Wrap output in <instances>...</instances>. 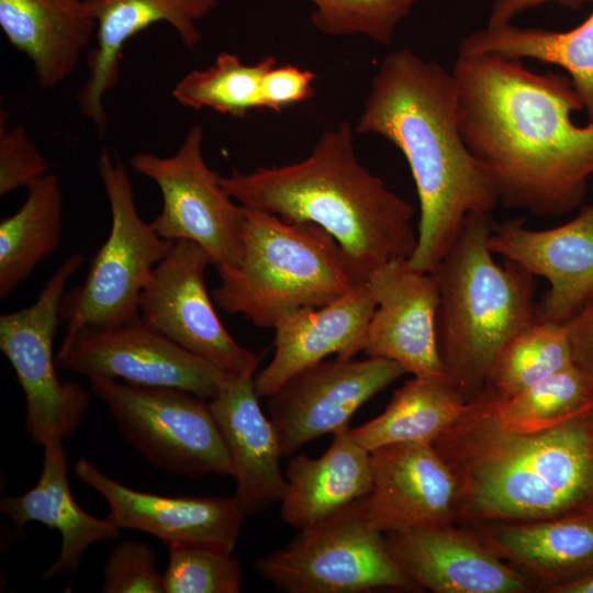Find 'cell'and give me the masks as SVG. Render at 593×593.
Instances as JSON below:
<instances>
[{
  "label": "cell",
  "instance_id": "cell-16",
  "mask_svg": "<svg viewBox=\"0 0 593 593\" xmlns=\"http://www.w3.org/2000/svg\"><path fill=\"white\" fill-rule=\"evenodd\" d=\"M489 247L548 281L537 320L563 324L593 296V201L551 228L530 230L517 219L494 222Z\"/></svg>",
  "mask_w": 593,
  "mask_h": 593
},
{
  "label": "cell",
  "instance_id": "cell-30",
  "mask_svg": "<svg viewBox=\"0 0 593 593\" xmlns=\"http://www.w3.org/2000/svg\"><path fill=\"white\" fill-rule=\"evenodd\" d=\"M573 363L564 324L536 320L504 347L482 396L508 398Z\"/></svg>",
  "mask_w": 593,
  "mask_h": 593
},
{
  "label": "cell",
  "instance_id": "cell-14",
  "mask_svg": "<svg viewBox=\"0 0 593 593\" xmlns=\"http://www.w3.org/2000/svg\"><path fill=\"white\" fill-rule=\"evenodd\" d=\"M405 373L401 365L385 358L337 357L292 376L268 401L282 456L348 425L363 403Z\"/></svg>",
  "mask_w": 593,
  "mask_h": 593
},
{
  "label": "cell",
  "instance_id": "cell-4",
  "mask_svg": "<svg viewBox=\"0 0 593 593\" xmlns=\"http://www.w3.org/2000/svg\"><path fill=\"white\" fill-rule=\"evenodd\" d=\"M221 184L244 206L325 230L365 281L380 266L409 259L416 246L413 205L359 163L346 121L323 131L305 159L235 170Z\"/></svg>",
  "mask_w": 593,
  "mask_h": 593
},
{
  "label": "cell",
  "instance_id": "cell-9",
  "mask_svg": "<svg viewBox=\"0 0 593 593\" xmlns=\"http://www.w3.org/2000/svg\"><path fill=\"white\" fill-rule=\"evenodd\" d=\"M89 387L153 467L191 478L232 477L226 446L204 399L177 388L110 378H90Z\"/></svg>",
  "mask_w": 593,
  "mask_h": 593
},
{
  "label": "cell",
  "instance_id": "cell-37",
  "mask_svg": "<svg viewBox=\"0 0 593 593\" xmlns=\"http://www.w3.org/2000/svg\"><path fill=\"white\" fill-rule=\"evenodd\" d=\"M314 72L293 65L269 69L261 85L262 109L281 112L286 107L307 101L315 92Z\"/></svg>",
  "mask_w": 593,
  "mask_h": 593
},
{
  "label": "cell",
  "instance_id": "cell-29",
  "mask_svg": "<svg viewBox=\"0 0 593 593\" xmlns=\"http://www.w3.org/2000/svg\"><path fill=\"white\" fill-rule=\"evenodd\" d=\"M22 206L0 223V298L7 299L59 245L63 193L48 172L26 188Z\"/></svg>",
  "mask_w": 593,
  "mask_h": 593
},
{
  "label": "cell",
  "instance_id": "cell-8",
  "mask_svg": "<svg viewBox=\"0 0 593 593\" xmlns=\"http://www.w3.org/2000/svg\"><path fill=\"white\" fill-rule=\"evenodd\" d=\"M362 499L300 529L286 547L256 560L257 572L287 593L423 591L395 563L383 533L368 522Z\"/></svg>",
  "mask_w": 593,
  "mask_h": 593
},
{
  "label": "cell",
  "instance_id": "cell-19",
  "mask_svg": "<svg viewBox=\"0 0 593 593\" xmlns=\"http://www.w3.org/2000/svg\"><path fill=\"white\" fill-rule=\"evenodd\" d=\"M75 474L109 505L107 516L119 528L150 534L165 545L199 542L234 551L246 517L235 497H174L133 490L115 481L86 458Z\"/></svg>",
  "mask_w": 593,
  "mask_h": 593
},
{
  "label": "cell",
  "instance_id": "cell-17",
  "mask_svg": "<svg viewBox=\"0 0 593 593\" xmlns=\"http://www.w3.org/2000/svg\"><path fill=\"white\" fill-rule=\"evenodd\" d=\"M370 456L372 486L362 507L372 527L387 534L456 522L457 480L433 445L393 444Z\"/></svg>",
  "mask_w": 593,
  "mask_h": 593
},
{
  "label": "cell",
  "instance_id": "cell-31",
  "mask_svg": "<svg viewBox=\"0 0 593 593\" xmlns=\"http://www.w3.org/2000/svg\"><path fill=\"white\" fill-rule=\"evenodd\" d=\"M276 66L273 56L256 64H244L232 53H220L205 69H194L175 86L172 97L183 107L209 108L234 118L262 109L261 85L266 72Z\"/></svg>",
  "mask_w": 593,
  "mask_h": 593
},
{
  "label": "cell",
  "instance_id": "cell-11",
  "mask_svg": "<svg viewBox=\"0 0 593 593\" xmlns=\"http://www.w3.org/2000/svg\"><path fill=\"white\" fill-rule=\"evenodd\" d=\"M203 130L193 125L178 150L168 157L138 153L134 171L160 190L163 206L150 222L164 239L190 240L202 246L212 265L237 267L243 254L244 206L221 184V176L203 158Z\"/></svg>",
  "mask_w": 593,
  "mask_h": 593
},
{
  "label": "cell",
  "instance_id": "cell-23",
  "mask_svg": "<svg viewBox=\"0 0 593 593\" xmlns=\"http://www.w3.org/2000/svg\"><path fill=\"white\" fill-rule=\"evenodd\" d=\"M0 26L48 90L76 69L96 36L97 20L88 0H0Z\"/></svg>",
  "mask_w": 593,
  "mask_h": 593
},
{
  "label": "cell",
  "instance_id": "cell-40",
  "mask_svg": "<svg viewBox=\"0 0 593 593\" xmlns=\"http://www.w3.org/2000/svg\"><path fill=\"white\" fill-rule=\"evenodd\" d=\"M550 592L553 593H593V572L556 586Z\"/></svg>",
  "mask_w": 593,
  "mask_h": 593
},
{
  "label": "cell",
  "instance_id": "cell-15",
  "mask_svg": "<svg viewBox=\"0 0 593 593\" xmlns=\"http://www.w3.org/2000/svg\"><path fill=\"white\" fill-rule=\"evenodd\" d=\"M376 302L362 351L393 360L414 377L446 380L437 342L439 292L433 272L393 260L367 279Z\"/></svg>",
  "mask_w": 593,
  "mask_h": 593
},
{
  "label": "cell",
  "instance_id": "cell-21",
  "mask_svg": "<svg viewBox=\"0 0 593 593\" xmlns=\"http://www.w3.org/2000/svg\"><path fill=\"white\" fill-rule=\"evenodd\" d=\"M253 376H230L209 400L230 456L234 497L246 516L281 502L288 486L278 436L259 406Z\"/></svg>",
  "mask_w": 593,
  "mask_h": 593
},
{
  "label": "cell",
  "instance_id": "cell-5",
  "mask_svg": "<svg viewBox=\"0 0 593 593\" xmlns=\"http://www.w3.org/2000/svg\"><path fill=\"white\" fill-rule=\"evenodd\" d=\"M493 223L491 213H470L433 271L439 355L449 384L467 403L483 395L508 342L537 320L534 276L511 261L495 262Z\"/></svg>",
  "mask_w": 593,
  "mask_h": 593
},
{
  "label": "cell",
  "instance_id": "cell-3",
  "mask_svg": "<svg viewBox=\"0 0 593 593\" xmlns=\"http://www.w3.org/2000/svg\"><path fill=\"white\" fill-rule=\"evenodd\" d=\"M433 446L457 480L462 524L481 528L593 511V401L556 424L525 429L502 422L480 398Z\"/></svg>",
  "mask_w": 593,
  "mask_h": 593
},
{
  "label": "cell",
  "instance_id": "cell-35",
  "mask_svg": "<svg viewBox=\"0 0 593 593\" xmlns=\"http://www.w3.org/2000/svg\"><path fill=\"white\" fill-rule=\"evenodd\" d=\"M104 593H164L156 553L145 542L125 540L113 548L103 567Z\"/></svg>",
  "mask_w": 593,
  "mask_h": 593
},
{
  "label": "cell",
  "instance_id": "cell-6",
  "mask_svg": "<svg viewBox=\"0 0 593 593\" xmlns=\"http://www.w3.org/2000/svg\"><path fill=\"white\" fill-rule=\"evenodd\" d=\"M244 214L240 264L216 266L212 298L223 311L273 328L289 313L325 305L367 282L318 225L248 206Z\"/></svg>",
  "mask_w": 593,
  "mask_h": 593
},
{
  "label": "cell",
  "instance_id": "cell-28",
  "mask_svg": "<svg viewBox=\"0 0 593 593\" xmlns=\"http://www.w3.org/2000/svg\"><path fill=\"white\" fill-rule=\"evenodd\" d=\"M469 403L446 380H407L377 417L350 428V436L368 451L393 444H428L444 434Z\"/></svg>",
  "mask_w": 593,
  "mask_h": 593
},
{
  "label": "cell",
  "instance_id": "cell-12",
  "mask_svg": "<svg viewBox=\"0 0 593 593\" xmlns=\"http://www.w3.org/2000/svg\"><path fill=\"white\" fill-rule=\"evenodd\" d=\"M56 363L89 379L177 388L204 400L213 399L233 374L186 350L142 320L66 333Z\"/></svg>",
  "mask_w": 593,
  "mask_h": 593
},
{
  "label": "cell",
  "instance_id": "cell-32",
  "mask_svg": "<svg viewBox=\"0 0 593 593\" xmlns=\"http://www.w3.org/2000/svg\"><path fill=\"white\" fill-rule=\"evenodd\" d=\"M486 399L505 424L525 429L541 428L566 419L590 404L593 379L573 363L508 398Z\"/></svg>",
  "mask_w": 593,
  "mask_h": 593
},
{
  "label": "cell",
  "instance_id": "cell-39",
  "mask_svg": "<svg viewBox=\"0 0 593 593\" xmlns=\"http://www.w3.org/2000/svg\"><path fill=\"white\" fill-rule=\"evenodd\" d=\"M548 2H557L561 5L578 9L593 0H492L486 25H502L512 23L513 19L521 13Z\"/></svg>",
  "mask_w": 593,
  "mask_h": 593
},
{
  "label": "cell",
  "instance_id": "cell-18",
  "mask_svg": "<svg viewBox=\"0 0 593 593\" xmlns=\"http://www.w3.org/2000/svg\"><path fill=\"white\" fill-rule=\"evenodd\" d=\"M388 550L422 590L435 593H525L534 582L510 567L478 532L452 524L387 533Z\"/></svg>",
  "mask_w": 593,
  "mask_h": 593
},
{
  "label": "cell",
  "instance_id": "cell-25",
  "mask_svg": "<svg viewBox=\"0 0 593 593\" xmlns=\"http://www.w3.org/2000/svg\"><path fill=\"white\" fill-rule=\"evenodd\" d=\"M43 448V468L36 484L21 495L3 497L0 510L18 530L29 522L59 530L60 551L42 575V581H46L61 574L74 577L86 550L96 542L118 538L121 528L108 517L88 514L77 504L69 488L63 443Z\"/></svg>",
  "mask_w": 593,
  "mask_h": 593
},
{
  "label": "cell",
  "instance_id": "cell-2",
  "mask_svg": "<svg viewBox=\"0 0 593 593\" xmlns=\"http://www.w3.org/2000/svg\"><path fill=\"white\" fill-rule=\"evenodd\" d=\"M356 132L377 134L405 157L419 202L410 267L433 272L470 213L500 203L493 177L466 145L452 72L407 48L387 55L374 75Z\"/></svg>",
  "mask_w": 593,
  "mask_h": 593
},
{
  "label": "cell",
  "instance_id": "cell-34",
  "mask_svg": "<svg viewBox=\"0 0 593 593\" xmlns=\"http://www.w3.org/2000/svg\"><path fill=\"white\" fill-rule=\"evenodd\" d=\"M312 24L333 35L361 34L382 44L393 42L399 23L421 0H309Z\"/></svg>",
  "mask_w": 593,
  "mask_h": 593
},
{
  "label": "cell",
  "instance_id": "cell-20",
  "mask_svg": "<svg viewBox=\"0 0 593 593\" xmlns=\"http://www.w3.org/2000/svg\"><path fill=\"white\" fill-rule=\"evenodd\" d=\"M97 20L96 46L87 54L89 76L77 96L80 112L103 134L108 116L105 94L120 77V60L127 41L155 23L166 22L193 49L201 41L197 22L219 0H88Z\"/></svg>",
  "mask_w": 593,
  "mask_h": 593
},
{
  "label": "cell",
  "instance_id": "cell-38",
  "mask_svg": "<svg viewBox=\"0 0 593 593\" xmlns=\"http://www.w3.org/2000/svg\"><path fill=\"white\" fill-rule=\"evenodd\" d=\"M563 324L574 363L593 379V296Z\"/></svg>",
  "mask_w": 593,
  "mask_h": 593
},
{
  "label": "cell",
  "instance_id": "cell-26",
  "mask_svg": "<svg viewBox=\"0 0 593 593\" xmlns=\"http://www.w3.org/2000/svg\"><path fill=\"white\" fill-rule=\"evenodd\" d=\"M282 521L302 529L369 494L372 486L370 451L357 444L346 425L333 434L318 458L301 454L289 460Z\"/></svg>",
  "mask_w": 593,
  "mask_h": 593
},
{
  "label": "cell",
  "instance_id": "cell-1",
  "mask_svg": "<svg viewBox=\"0 0 593 593\" xmlns=\"http://www.w3.org/2000/svg\"><path fill=\"white\" fill-rule=\"evenodd\" d=\"M452 75L466 145L491 172L500 202L536 215L581 205L593 176V121L570 77L521 59L457 55Z\"/></svg>",
  "mask_w": 593,
  "mask_h": 593
},
{
  "label": "cell",
  "instance_id": "cell-33",
  "mask_svg": "<svg viewBox=\"0 0 593 593\" xmlns=\"http://www.w3.org/2000/svg\"><path fill=\"white\" fill-rule=\"evenodd\" d=\"M164 593H237L243 569L233 551L199 542L167 545Z\"/></svg>",
  "mask_w": 593,
  "mask_h": 593
},
{
  "label": "cell",
  "instance_id": "cell-10",
  "mask_svg": "<svg viewBox=\"0 0 593 593\" xmlns=\"http://www.w3.org/2000/svg\"><path fill=\"white\" fill-rule=\"evenodd\" d=\"M82 262L80 254H70L32 305L0 315V349L25 395V429L31 440L43 447L70 438L90 401L88 390L80 383L59 381L53 353L66 284Z\"/></svg>",
  "mask_w": 593,
  "mask_h": 593
},
{
  "label": "cell",
  "instance_id": "cell-27",
  "mask_svg": "<svg viewBox=\"0 0 593 593\" xmlns=\"http://www.w3.org/2000/svg\"><path fill=\"white\" fill-rule=\"evenodd\" d=\"M457 55L536 59L561 67L593 121V12L568 31L523 27L513 23L485 25L466 35Z\"/></svg>",
  "mask_w": 593,
  "mask_h": 593
},
{
  "label": "cell",
  "instance_id": "cell-36",
  "mask_svg": "<svg viewBox=\"0 0 593 593\" xmlns=\"http://www.w3.org/2000/svg\"><path fill=\"white\" fill-rule=\"evenodd\" d=\"M0 194L27 188L51 172V164L32 142L24 127L7 126V113L0 119Z\"/></svg>",
  "mask_w": 593,
  "mask_h": 593
},
{
  "label": "cell",
  "instance_id": "cell-7",
  "mask_svg": "<svg viewBox=\"0 0 593 593\" xmlns=\"http://www.w3.org/2000/svg\"><path fill=\"white\" fill-rule=\"evenodd\" d=\"M98 171L110 205L111 228L85 281L63 295L59 316L66 333L141 321L143 289L172 245L141 217L130 176L118 155L111 157L104 149Z\"/></svg>",
  "mask_w": 593,
  "mask_h": 593
},
{
  "label": "cell",
  "instance_id": "cell-13",
  "mask_svg": "<svg viewBox=\"0 0 593 593\" xmlns=\"http://www.w3.org/2000/svg\"><path fill=\"white\" fill-rule=\"evenodd\" d=\"M210 254L190 240L172 242L139 299L141 320L186 350L233 374H254L258 359L219 318L205 287Z\"/></svg>",
  "mask_w": 593,
  "mask_h": 593
},
{
  "label": "cell",
  "instance_id": "cell-22",
  "mask_svg": "<svg viewBox=\"0 0 593 593\" xmlns=\"http://www.w3.org/2000/svg\"><path fill=\"white\" fill-rule=\"evenodd\" d=\"M374 309L366 282L325 305L282 316L273 326V357L254 378L258 396L269 398L292 376L332 354L350 359L362 351Z\"/></svg>",
  "mask_w": 593,
  "mask_h": 593
},
{
  "label": "cell",
  "instance_id": "cell-24",
  "mask_svg": "<svg viewBox=\"0 0 593 593\" xmlns=\"http://www.w3.org/2000/svg\"><path fill=\"white\" fill-rule=\"evenodd\" d=\"M477 532L500 558L547 592L593 572V511Z\"/></svg>",
  "mask_w": 593,
  "mask_h": 593
}]
</instances>
